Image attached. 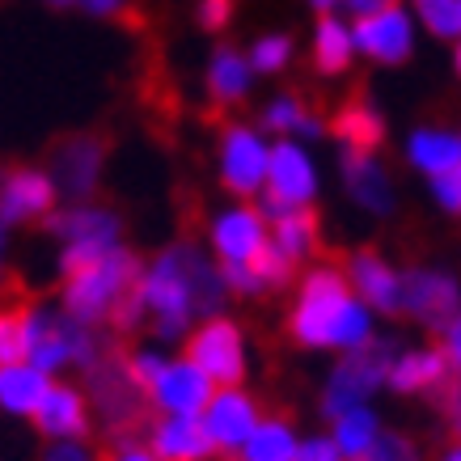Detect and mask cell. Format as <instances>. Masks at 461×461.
I'll return each mask as SVG.
<instances>
[{
	"mask_svg": "<svg viewBox=\"0 0 461 461\" xmlns=\"http://www.w3.org/2000/svg\"><path fill=\"white\" fill-rule=\"evenodd\" d=\"M136 301L149 313V335L161 348L186 343L203 318L224 313L229 284L221 263L199 241H169L140 267Z\"/></svg>",
	"mask_w": 461,
	"mask_h": 461,
	"instance_id": "6da1fadb",
	"label": "cell"
},
{
	"mask_svg": "<svg viewBox=\"0 0 461 461\" xmlns=\"http://www.w3.org/2000/svg\"><path fill=\"white\" fill-rule=\"evenodd\" d=\"M377 313L364 305L348 284L343 263H309L293 284V301L284 313V330L301 351L321 356H356L368 351L377 339Z\"/></svg>",
	"mask_w": 461,
	"mask_h": 461,
	"instance_id": "7a4b0ae2",
	"label": "cell"
},
{
	"mask_svg": "<svg viewBox=\"0 0 461 461\" xmlns=\"http://www.w3.org/2000/svg\"><path fill=\"white\" fill-rule=\"evenodd\" d=\"M22 318V343H26V360L34 368H42L47 377L64 381V373H94L102 364V343L98 330L77 321L72 313H64L59 305H17Z\"/></svg>",
	"mask_w": 461,
	"mask_h": 461,
	"instance_id": "3957f363",
	"label": "cell"
},
{
	"mask_svg": "<svg viewBox=\"0 0 461 461\" xmlns=\"http://www.w3.org/2000/svg\"><path fill=\"white\" fill-rule=\"evenodd\" d=\"M47 233L56 238V271L59 280H68L85 267L111 258L123 250V216L111 203H59V212L47 221Z\"/></svg>",
	"mask_w": 461,
	"mask_h": 461,
	"instance_id": "277c9868",
	"label": "cell"
},
{
	"mask_svg": "<svg viewBox=\"0 0 461 461\" xmlns=\"http://www.w3.org/2000/svg\"><path fill=\"white\" fill-rule=\"evenodd\" d=\"M140 267H144L140 254L131 250V246H123V250H114L111 258H102V263L85 267V271H77L68 280H59L56 305L64 309V313H72L77 321H85V326L98 330V326L114 321L119 305L136 293Z\"/></svg>",
	"mask_w": 461,
	"mask_h": 461,
	"instance_id": "5b68a950",
	"label": "cell"
},
{
	"mask_svg": "<svg viewBox=\"0 0 461 461\" xmlns=\"http://www.w3.org/2000/svg\"><path fill=\"white\" fill-rule=\"evenodd\" d=\"M271 153L276 140L267 136L258 123L246 119H229L216 131V186L229 199H258L267 195V178H271Z\"/></svg>",
	"mask_w": 461,
	"mask_h": 461,
	"instance_id": "8992f818",
	"label": "cell"
},
{
	"mask_svg": "<svg viewBox=\"0 0 461 461\" xmlns=\"http://www.w3.org/2000/svg\"><path fill=\"white\" fill-rule=\"evenodd\" d=\"M398 356V343H373L368 351H356V356H339L330 368H326V381H321L318 406L326 423L348 415L356 406H373L381 390H390V364Z\"/></svg>",
	"mask_w": 461,
	"mask_h": 461,
	"instance_id": "52a82bcc",
	"label": "cell"
},
{
	"mask_svg": "<svg viewBox=\"0 0 461 461\" xmlns=\"http://www.w3.org/2000/svg\"><path fill=\"white\" fill-rule=\"evenodd\" d=\"M203 246L221 267H250L271 250V216L263 212V203L224 199L221 208L208 212Z\"/></svg>",
	"mask_w": 461,
	"mask_h": 461,
	"instance_id": "ba28073f",
	"label": "cell"
},
{
	"mask_svg": "<svg viewBox=\"0 0 461 461\" xmlns=\"http://www.w3.org/2000/svg\"><path fill=\"white\" fill-rule=\"evenodd\" d=\"M182 356L199 364L216 390L246 385V377H250V339H246V326L238 318H229V313L199 321L191 339L182 343Z\"/></svg>",
	"mask_w": 461,
	"mask_h": 461,
	"instance_id": "9c48e42d",
	"label": "cell"
},
{
	"mask_svg": "<svg viewBox=\"0 0 461 461\" xmlns=\"http://www.w3.org/2000/svg\"><path fill=\"white\" fill-rule=\"evenodd\" d=\"M321 199V161L305 140H276L271 153V178H267V195L258 199L263 212L276 221L284 212H305L318 208Z\"/></svg>",
	"mask_w": 461,
	"mask_h": 461,
	"instance_id": "30bf717a",
	"label": "cell"
},
{
	"mask_svg": "<svg viewBox=\"0 0 461 461\" xmlns=\"http://www.w3.org/2000/svg\"><path fill=\"white\" fill-rule=\"evenodd\" d=\"M351 26H356L360 59L373 64V68H402V64H411L423 34L411 0H393L390 9H381L377 17H364V22H351Z\"/></svg>",
	"mask_w": 461,
	"mask_h": 461,
	"instance_id": "8fae6325",
	"label": "cell"
},
{
	"mask_svg": "<svg viewBox=\"0 0 461 461\" xmlns=\"http://www.w3.org/2000/svg\"><path fill=\"white\" fill-rule=\"evenodd\" d=\"M402 318L420 321L423 330H432L440 339L461 318V276L453 267H436V263L406 267Z\"/></svg>",
	"mask_w": 461,
	"mask_h": 461,
	"instance_id": "7c38bea8",
	"label": "cell"
},
{
	"mask_svg": "<svg viewBox=\"0 0 461 461\" xmlns=\"http://www.w3.org/2000/svg\"><path fill=\"white\" fill-rule=\"evenodd\" d=\"M59 186L47 166H9L0 174V229H26L59 212Z\"/></svg>",
	"mask_w": 461,
	"mask_h": 461,
	"instance_id": "4fadbf2b",
	"label": "cell"
},
{
	"mask_svg": "<svg viewBox=\"0 0 461 461\" xmlns=\"http://www.w3.org/2000/svg\"><path fill=\"white\" fill-rule=\"evenodd\" d=\"M348 284L356 288L364 305L373 309L377 318H398L406 305V267H398L385 250L377 246H356L343 258Z\"/></svg>",
	"mask_w": 461,
	"mask_h": 461,
	"instance_id": "5bb4252c",
	"label": "cell"
},
{
	"mask_svg": "<svg viewBox=\"0 0 461 461\" xmlns=\"http://www.w3.org/2000/svg\"><path fill=\"white\" fill-rule=\"evenodd\" d=\"M216 398V385L212 377L191 364L186 356H169V364L161 368V377L144 390V402L153 406L161 420H203L208 402Z\"/></svg>",
	"mask_w": 461,
	"mask_h": 461,
	"instance_id": "9a60e30c",
	"label": "cell"
},
{
	"mask_svg": "<svg viewBox=\"0 0 461 461\" xmlns=\"http://www.w3.org/2000/svg\"><path fill=\"white\" fill-rule=\"evenodd\" d=\"M47 169H51L64 203H89V199L98 195L102 174H106V144L98 136H89V131L64 136V140L51 144Z\"/></svg>",
	"mask_w": 461,
	"mask_h": 461,
	"instance_id": "2e32d148",
	"label": "cell"
},
{
	"mask_svg": "<svg viewBox=\"0 0 461 461\" xmlns=\"http://www.w3.org/2000/svg\"><path fill=\"white\" fill-rule=\"evenodd\" d=\"M263 420H267V411H263V402L254 398V390L229 385V390H216V398L208 402V411H203L199 423H203L216 457H238Z\"/></svg>",
	"mask_w": 461,
	"mask_h": 461,
	"instance_id": "e0dca14e",
	"label": "cell"
},
{
	"mask_svg": "<svg viewBox=\"0 0 461 461\" xmlns=\"http://www.w3.org/2000/svg\"><path fill=\"white\" fill-rule=\"evenodd\" d=\"M339 182H343V195L356 212L385 221L398 212V186H393L390 166L377 153H351L339 149Z\"/></svg>",
	"mask_w": 461,
	"mask_h": 461,
	"instance_id": "ac0fdd59",
	"label": "cell"
},
{
	"mask_svg": "<svg viewBox=\"0 0 461 461\" xmlns=\"http://www.w3.org/2000/svg\"><path fill=\"white\" fill-rule=\"evenodd\" d=\"M30 423H34V432H39L47 445H56V440H89L94 423H98V411L89 402L85 385L56 381L51 393H47V402L39 406V415Z\"/></svg>",
	"mask_w": 461,
	"mask_h": 461,
	"instance_id": "d6986e66",
	"label": "cell"
},
{
	"mask_svg": "<svg viewBox=\"0 0 461 461\" xmlns=\"http://www.w3.org/2000/svg\"><path fill=\"white\" fill-rule=\"evenodd\" d=\"M85 393H89V402H94L106 428H127L140 415V406H149L144 390L131 381L123 360H102L94 373H85Z\"/></svg>",
	"mask_w": 461,
	"mask_h": 461,
	"instance_id": "ffe728a7",
	"label": "cell"
},
{
	"mask_svg": "<svg viewBox=\"0 0 461 461\" xmlns=\"http://www.w3.org/2000/svg\"><path fill=\"white\" fill-rule=\"evenodd\" d=\"M309 68L326 77V81H339L348 77L356 64H360V47H356V26H351L343 14L330 17H313L309 26V42H305Z\"/></svg>",
	"mask_w": 461,
	"mask_h": 461,
	"instance_id": "44dd1931",
	"label": "cell"
},
{
	"mask_svg": "<svg viewBox=\"0 0 461 461\" xmlns=\"http://www.w3.org/2000/svg\"><path fill=\"white\" fill-rule=\"evenodd\" d=\"M254 81H258V72H254L246 47L216 42L208 51V59H203V94H208L212 106H224V111H229V106L250 102Z\"/></svg>",
	"mask_w": 461,
	"mask_h": 461,
	"instance_id": "7402d4cb",
	"label": "cell"
},
{
	"mask_svg": "<svg viewBox=\"0 0 461 461\" xmlns=\"http://www.w3.org/2000/svg\"><path fill=\"white\" fill-rule=\"evenodd\" d=\"M254 123L263 127L271 140H321V136H330V119H321L318 111H309V102L293 89H280V94H271V98L258 106L254 114Z\"/></svg>",
	"mask_w": 461,
	"mask_h": 461,
	"instance_id": "603a6c76",
	"label": "cell"
},
{
	"mask_svg": "<svg viewBox=\"0 0 461 461\" xmlns=\"http://www.w3.org/2000/svg\"><path fill=\"white\" fill-rule=\"evenodd\" d=\"M402 161L432 182L461 169V131L445 123H420L402 136Z\"/></svg>",
	"mask_w": 461,
	"mask_h": 461,
	"instance_id": "cb8c5ba5",
	"label": "cell"
},
{
	"mask_svg": "<svg viewBox=\"0 0 461 461\" xmlns=\"http://www.w3.org/2000/svg\"><path fill=\"white\" fill-rule=\"evenodd\" d=\"M453 368H448L440 343H420V348H398L390 364V390L402 398L415 393H445Z\"/></svg>",
	"mask_w": 461,
	"mask_h": 461,
	"instance_id": "d4e9b609",
	"label": "cell"
},
{
	"mask_svg": "<svg viewBox=\"0 0 461 461\" xmlns=\"http://www.w3.org/2000/svg\"><path fill=\"white\" fill-rule=\"evenodd\" d=\"M144 445L153 448L161 461H212L216 457V448H212L199 420H161L157 415L144 428Z\"/></svg>",
	"mask_w": 461,
	"mask_h": 461,
	"instance_id": "484cf974",
	"label": "cell"
},
{
	"mask_svg": "<svg viewBox=\"0 0 461 461\" xmlns=\"http://www.w3.org/2000/svg\"><path fill=\"white\" fill-rule=\"evenodd\" d=\"M56 377H47L42 368H34L30 360L22 364H0V411L9 420H34L39 406L47 402Z\"/></svg>",
	"mask_w": 461,
	"mask_h": 461,
	"instance_id": "4316f807",
	"label": "cell"
},
{
	"mask_svg": "<svg viewBox=\"0 0 461 461\" xmlns=\"http://www.w3.org/2000/svg\"><path fill=\"white\" fill-rule=\"evenodd\" d=\"M330 136L339 140V149L377 153L381 140H385V114L377 111L373 98H348L330 114Z\"/></svg>",
	"mask_w": 461,
	"mask_h": 461,
	"instance_id": "83f0119b",
	"label": "cell"
},
{
	"mask_svg": "<svg viewBox=\"0 0 461 461\" xmlns=\"http://www.w3.org/2000/svg\"><path fill=\"white\" fill-rule=\"evenodd\" d=\"M271 250L284 254L296 271H305L309 263L321 258V221L318 212L305 208V212H284L271 221Z\"/></svg>",
	"mask_w": 461,
	"mask_h": 461,
	"instance_id": "f1b7e54d",
	"label": "cell"
},
{
	"mask_svg": "<svg viewBox=\"0 0 461 461\" xmlns=\"http://www.w3.org/2000/svg\"><path fill=\"white\" fill-rule=\"evenodd\" d=\"M224 271V284H229V296H271V293H284L288 284H296V271L284 254H276V250H267L258 263H250V267H221Z\"/></svg>",
	"mask_w": 461,
	"mask_h": 461,
	"instance_id": "f546056e",
	"label": "cell"
},
{
	"mask_svg": "<svg viewBox=\"0 0 461 461\" xmlns=\"http://www.w3.org/2000/svg\"><path fill=\"white\" fill-rule=\"evenodd\" d=\"M330 440L339 445V453H343V461H364L373 448L381 445V436L390 432L385 423H381L377 406H356V411H348V415H339V420H330Z\"/></svg>",
	"mask_w": 461,
	"mask_h": 461,
	"instance_id": "4dcf8cb0",
	"label": "cell"
},
{
	"mask_svg": "<svg viewBox=\"0 0 461 461\" xmlns=\"http://www.w3.org/2000/svg\"><path fill=\"white\" fill-rule=\"evenodd\" d=\"M301 440H305V436L296 432L293 420H284V415H267L233 461H296Z\"/></svg>",
	"mask_w": 461,
	"mask_h": 461,
	"instance_id": "1f68e13d",
	"label": "cell"
},
{
	"mask_svg": "<svg viewBox=\"0 0 461 461\" xmlns=\"http://www.w3.org/2000/svg\"><path fill=\"white\" fill-rule=\"evenodd\" d=\"M246 56H250L258 77H284L296 64V39L288 30H263V34L250 39Z\"/></svg>",
	"mask_w": 461,
	"mask_h": 461,
	"instance_id": "d6a6232c",
	"label": "cell"
},
{
	"mask_svg": "<svg viewBox=\"0 0 461 461\" xmlns=\"http://www.w3.org/2000/svg\"><path fill=\"white\" fill-rule=\"evenodd\" d=\"M415 22L428 39L436 42H461V0H411Z\"/></svg>",
	"mask_w": 461,
	"mask_h": 461,
	"instance_id": "836d02e7",
	"label": "cell"
},
{
	"mask_svg": "<svg viewBox=\"0 0 461 461\" xmlns=\"http://www.w3.org/2000/svg\"><path fill=\"white\" fill-rule=\"evenodd\" d=\"M123 364H127V373H131V381H136L140 390H149V385L161 377V368L169 364V351L161 348V343H153V339H149V343H140V348L127 351Z\"/></svg>",
	"mask_w": 461,
	"mask_h": 461,
	"instance_id": "e575fe53",
	"label": "cell"
},
{
	"mask_svg": "<svg viewBox=\"0 0 461 461\" xmlns=\"http://www.w3.org/2000/svg\"><path fill=\"white\" fill-rule=\"evenodd\" d=\"M428 199L436 203V212H445L448 221H461V169L428 182Z\"/></svg>",
	"mask_w": 461,
	"mask_h": 461,
	"instance_id": "d590c367",
	"label": "cell"
},
{
	"mask_svg": "<svg viewBox=\"0 0 461 461\" xmlns=\"http://www.w3.org/2000/svg\"><path fill=\"white\" fill-rule=\"evenodd\" d=\"M233 17H238V0H195V26L208 34L229 30Z\"/></svg>",
	"mask_w": 461,
	"mask_h": 461,
	"instance_id": "8d00e7d4",
	"label": "cell"
},
{
	"mask_svg": "<svg viewBox=\"0 0 461 461\" xmlns=\"http://www.w3.org/2000/svg\"><path fill=\"white\" fill-rule=\"evenodd\" d=\"M26 360V343H22V318L17 309L0 313V364H22Z\"/></svg>",
	"mask_w": 461,
	"mask_h": 461,
	"instance_id": "74e56055",
	"label": "cell"
},
{
	"mask_svg": "<svg viewBox=\"0 0 461 461\" xmlns=\"http://www.w3.org/2000/svg\"><path fill=\"white\" fill-rule=\"evenodd\" d=\"M364 461H423V453L406 432H385L381 436V445L373 448Z\"/></svg>",
	"mask_w": 461,
	"mask_h": 461,
	"instance_id": "f35d334b",
	"label": "cell"
},
{
	"mask_svg": "<svg viewBox=\"0 0 461 461\" xmlns=\"http://www.w3.org/2000/svg\"><path fill=\"white\" fill-rule=\"evenodd\" d=\"M39 461H106L89 440H56V445H42Z\"/></svg>",
	"mask_w": 461,
	"mask_h": 461,
	"instance_id": "ab89813d",
	"label": "cell"
},
{
	"mask_svg": "<svg viewBox=\"0 0 461 461\" xmlns=\"http://www.w3.org/2000/svg\"><path fill=\"white\" fill-rule=\"evenodd\" d=\"M296 461H343V453H339V445L330 440V432H309L305 440H301Z\"/></svg>",
	"mask_w": 461,
	"mask_h": 461,
	"instance_id": "60d3db41",
	"label": "cell"
},
{
	"mask_svg": "<svg viewBox=\"0 0 461 461\" xmlns=\"http://www.w3.org/2000/svg\"><path fill=\"white\" fill-rule=\"evenodd\" d=\"M111 326L119 330V335H136V330H144V326H149V313H144V305L136 301V293H131L123 305H119V313H114Z\"/></svg>",
	"mask_w": 461,
	"mask_h": 461,
	"instance_id": "b9f144b4",
	"label": "cell"
},
{
	"mask_svg": "<svg viewBox=\"0 0 461 461\" xmlns=\"http://www.w3.org/2000/svg\"><path fill=\"white\" fill-rule=\"evenodd\" d=\"M440 343V351H445V360H448V368H453V377H461V318L448 326L445 335L436 339Z\"/></svg>",
	"mask_w": 461,
	"mask_h": 461,
	"instance_id": "7bdbcfd3",
	"label": "cell"
},
{
	"mask_svg": "<svg viewBox=\"0 0 461 461\" xmlns=\"http://www.w3.org/2000/svg\"><path fill=\"white\" fill-rule=\"evenodd\" d=\"M106 461H161L144 440H119V445L106 453Z\"/></svg>",
	"mask_w": 461,
	"mask_h": 461,
	"instance_id": "ee69618b",
	"label": "cell"
},
{
	"mask_svg": "<svg viewBox=\"0 0 461 461\" xmlns=\"http://www.w3.org/2000/svg\"><path fill=\"white\" fill-rule=\"evenodd\" d=\"M393 0H343V17L348 22H364V17H377L381 9H390Z\"/></svg>",
	"mask_w": 461,
	"mask_h": 461,
	"instance_id": "f6af8a7d",
	"label": "cell"
},
{
	"mask_svg": "<svg viewBox=\"0 0 461 461\" xmlns=\"http://www.w3.org/2000/svg\"><path fill=\"white\" fill-rule=\"evenodd\" d=\"M77 9L89 17H119L127 9V0H77Z\"/></svg>",
	"mask_w": 461,
	"mask_h": 461,
	"instance_id": "bcb514c9",
	"label": "cell"
},
{
	"mask_svg": "<svg viewBox=\"0 0 461 461\" xmlns=\"http://www.w3.org/2000/svg\"><path fill=\"white\" fill-rule=\"evenodd\" d=\"M445 420H448V432H453V440L461 445V393H448V398H445Z\"/></svg>",
	"mask_w": 461,
	"mask_h": 461,
	"instance_id": "7dc6e473",
	"label": "cell"
},
{
	"mask_svg": "<svg viewBox=\"0 0 461 461\" xmlns=\"http://www.w3.org/2000/svg\"><path fill=\"white\" fill-rule=\"evenodd\" d=\"M313 17H330V14H343V0H301Z\"/></svg>",
	"mask_w": 461,
	"mask_h": 461,
	"instance_id": "c3c4849f",
	"label": "cell"
},
{
	"mask_svg": "<svg viewBox=\"0 0 461 461\" xmlns=\"http://www.w3.org/2000/svg\"><path fill=\"white\" fill-rule=\"evenodd\" d=\"M432 461H461V445H457V440H448V445L440 448Z\"/></svg>",
	"mask_w": 461,
	"mask_h": 461,
	"instance_id": "681fc988",
	"label": "cell"
},
{
	"mask_svg": "<svg viewBox=\"0 0 461 461\" xmlns=\"http://www.w3.org/2000/svg\"><path fill=\"white\" fill-rule=\"evenodd\" d=\"M39 5H47V9H77V0H39Z\"/></svg>",
	"mask_w": 461,
	"mask_h": 461,
	"instance_id": "f907efd6",
	"label": "cell"
},
{
	"mask_svg": "<svg viewBox=\"0 0 461 461\" xmlns=\"http://www.w3.org/2000/svg\"><path fill=\"white\" fill-rule=\"evenodd\" d=\"M453 77L461 81V42H453Z\"/></svg>",
	"mask_w": 461,
	"mask_h": 461,
	"instance_id": "816d5d0a",
	"label": "cell"
},
{
	"mask_svg": "<svg viewBox=\"0 0 461 461\" xmlns=\"http://www.w3.org/2000/svg\"><path fill=\"white\" fill-rule=\"evenodd\" d=\"M457 131H461V127H457Z\"/></svg>",
	"mask_w": 461,
	"mask_h": 461,
	"instance_id": "f5cc1de1",
	"label": "cell"
}]
</instances>
